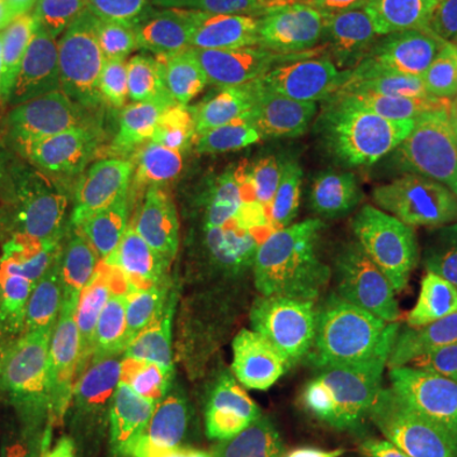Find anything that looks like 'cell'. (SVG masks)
I'll return each instance as SVG.
<instances>
[{"label": "cell", "mask_w": 457, "mask_h": 457, "mask_svg": "<svg viewBox=\"0 0 457 457\" xmlns=\"http://www.w3.org/2000/svg\"><path fill=\"white\" fill-rule=\"evenodd\" d=\"M155 457H254L257 455V402L254 389L228 407L180 429L161 445Z\"/></svg>", "instance_id": "7402d4cb"}, {"label": "cell", "mask_w": 457, "mask_h": 457, "mask_svg": "<svg viewBox=\"0 0 457 457\" xmlns=\"http://www.w3.org/2000/svg\"><path fill=\"white\" fill-rule=\"evenodd\" d=\"M33 33L26 26L23 16L18 13L13 0H0V62L11 59Z\"/></svg>", "instance_id": "4316f807"}, {"label": "cell", "mask_w": 457, "mask_h": 457, "mask_svg": "<svg viewBox=\"0 0 457 457\" xmlns=\"http://www.w3.org/2000/svg\"><path fill=\"white\" fill-rule=\"evenodd\" d=\"M36 457H125L135 392L82 343L44 338L29 361Z\"/></svg>", "instance_id": "3957f363"}, {"label": "cell", "mask_w": 457, "mask_h": 457, "mask_svg": "<svg viewBox=\"0 0 457 457\" xmlns=\"http://www.w3.org/2000/svg\"><path fill=\"white\" fill-rule=\"evenodd\" d=\"M297 3L312 13H323L330 18H381L378 0H297Z\"/></svg>", "instance_id": "83f0119b"}, {"label": "cell", "mask_w": 457, "mask_h": 457, "mask_svg": "<svg viewBox=\"0 0 457 457\" xmlns=\"http://www.w3.org/2000/svg\"><path fill=\"white\" fill-rule=\"evenodd\" d=\"M264 348L267 326L245 315L204 318L180 330L150 381L145 453L254 389Z\"/></svg>", "instance_id": "277c9868"}, {"label": "cell", "mask_w": 457, "mask_h": 457, "mask_svg": "<svg viewBox=\"0 0 457 457\" xmlns=\"http://www.w3.org/2000/svg\"><path fill=\"white\" fill-rule=\"evenodd\" d=\"M378 216L392 246L394 272L429 254L453 249L457 246V173L445 176L425 196Z\"/></svg>", "instance_id": "ffe728a7"}, {"label": "cell", "mask_w": 457, "mask_h": 457, "mask_svg": "<svg viewBox=\"0 0 457 457\" xmlns=\"http://www.w3.org/2000/svg\"><path fill=\"white\" fill-rule=\"evenodd\" d=\"M381 97H457V29H429L392 21Z\"/></svg>", "instance_id": "e0dca14e"}, {"label": "cell", "mask_w": 457, "mask_h": 457, "mask_svg": "<svg viewBox=\"0 0 457 457\" xmlns=\"http://www.w3.org/2000/svg\"><path fill=\"white\" fill-rule=\"evenodd\" d=\"M366 338L361 303L343 300L311 285H295L279 297L267 326L270 359L279 369L323 371L351 359Z\"/></svg>", "instance_id": "7c38bea8"}, {"label": "cell", "mask_w": 457, "mask_h": 457, "mask_svg": "<svg viewBox=\"0 0 457 457\" xmlns=\"http://www.w3.org/2000/svg\"><path fill=\"white\" fill-rule=\"evenodd\" d=\"M257 196L267 204L353 209L330 179L320 125L312 114L270 110L254 122Z\"/></svg>", "instance_id": "8fae6325"}, {"label": "cell", "mask_w": 457, "mask_h": 457, "mask_svg": "<svg viewBox=\"0 0 457 457\" xmlns=\"http://www.w3.org/2000/svg\"><path fill=\"white\" fill-rule=\"evenodd\" d=\"M191 69L212 120L252 117L278 97L270 51L227 41H206L191 33Z\"/></svg>", "instance_id": "2e32d148"}, {"label": "cell", "mask_w": 457, "mask_h": 457, "mask_svg": "<svg viewBox=\"0 0 457 457\" xmlns=\"http://www.w3.org/2000/svg\"><path fill=\"white\" fill-rule=\"evenodd\" d=\"M341 212L305 204H275L254 212L239 237V257L227 293L239 305H254L300 282L320 228Z\"/></svg>", "instance_id": "9c48e42d"}, {"label": "cell", "mask_w": 457, "mask_h": 457, "mask_svg": "<svg viewBox=\"0 0 457 457\" xmlns=\"http://www.w3.org/2000/svg\"><path fill=\"white\" fill-rule=\"evenodd\" d=\"M122 179L112 77L71 49L16 204L26 212Z\"/></svg>", "instance_id": "5b68a950"}, {"label": "cell", "mask_w": 457, "mask_h": 457, "mask_svg": "<svg viewBox=\"0 0 457 457\" xmlns=\"http://www.w3.org/2000/svg\"><path fill=\"white\" fill-rule=\"evenodd\" d=\"M176 21L206 41L278 49L311 23L297 0H176Z\"/></svg>", "instance_id": "ac0fdd59"}, {"label": "cell", "mask_w": 457, "mask_h": 457, "mask_svg": "<svg viewBox=\"0 0 457 457\" xmlns=\"http://www.w3.org/2000/svg\"><path fill=\"white\" fill-rule=\"evenodd\" d=\"M254 457H267V453H257V455Z\"/></svg>", "instance_id": "1f68e13d"}, {"label": "cell", "mask_w": 457, "mask_h": 457, "mask_svg": "<svg viewBox=\"0 0 457 457\" xmlns=\"http://www.w3.org/2000/svg\"><path fill=\"white\" fill-rule=\"evenodd\" d=\"M198 186L204 201L219 212L242 216L257 196V158L252 117L212 120L198 155Z\"/></svg>", "instance_id": "d6986e66"}, {"label": "cell", "mask_w": 457, "mask_h": 457, "mask_svg": "<svg viewBox=\"0 0 457 457\" xmlns=\"http://www.w3.org/2000/svg\"><path fill=\"white\" fill-rule=\"evenodd\" d=\"M312 117L320 125L330 179L353 209L374 212L417 168L386 97Z\"/></svg>", "instance_id": "ba28073f"}, {"label": "cell", "mask_w": 457, "mask_h": 457, "mask_svg": "<svg viewBox=\"0 0 457 457\" xmlns=\"http://www.w3.org/2000/svg\"><path fill=\"white\" fill-rule=\"evenodd\" d=\"M392 300L399 308L457 305V246L429 254L394 275Z\"/></svg>", "instance_id": "cb8c5ba5"}, {"label": "cell", "mask_w": 457, "mask_h": 457, "mask_svg": "<svg viewBox=\"0 0 457 457\" xmlns=\"http://www.w3.org/2000/svg\"><path fill=\"white\" fill-rule=\"evenodd\" d=\"M267 457H359L351 411L320 371L295 376Z\"/></svg>", "instance_id": "9a60e30c"}, {"label": "cell", "mask_w": 457, "mask_h": 457, "mask_svg": "<svg viewBox=\"0 0 457 457\" xmlns=\"http://www.w3.org/2000/svg\"><path fill=\"white\" fill-rule=\"evenodd\" d=\"M457 445V341L427 361L409 409V453H447Z\"/></svg>", "instance_id": "44dd1931"}, {"label": "cell", "mask_w": 457, "mask_h": 457, "mask_svg": "<svg viewBox=\"0 0 457 457\" xmlns=\"http://www.w3.org/2000/svg\"><path fill=\"white\" fill-rule=\"evenodd\" d=\"M409 457H457V445L447 453H409Z\"/></svg>", "instance_id": "4dcf8cb0"}, {"label": "cell", "mask_w": 457, "mask_h": 457, "mask_svg": "<svg viewBox=\"0 0 457 457\" xmlns=\"http://www.w3.org/2000/svg\"><path fill=\"white\" fill-rule=\"evenodd\" d=\"M389 272L392 246L381 216L345 209L320 228L300 282L363 305L374 300Z\"/></svg>", "instance_id": "4fadbf2b"}, {"label": "cell", "mask_w": 457, "mask_h": 457, "mask_svg": "<svg viewBox=\"0 0 457 457\" xmlns=\"http://www.w3.org/2000/svg\"><path fill=\"white\" fill-rule=\"evenodd\" d=\"M11 345H13V338H11V315L5 311V305L0 303V371L8 363V359H11Z\"/></svg>", "instance_id": "f1b7e54d"}, {"label": "cell", "mask_w": 457, "mask_h": 457, "mask_svg": "<svg viewBox=\"0 0 457 457\" xmlns=\"http://www.w3.org/2000/svg\"><path fill=\"white\" fill-rule=\"evenodd\" d=\"M191 33L173 21L114 84L122 180L168 216L204 201L198 155L212 125L191 69Z\"/></svg>", "instance_id": "6da1fadb"}, {"label": "cell", "mask_w": 457, "mask_h": 457, "mask_svg": "<svg viewBox=\"0 0 457 457\" xmlns=\"http://www.w3.org/2000/svg\"><path fill=\"white\" fill-rule=\"evenodd\" d=\"M0 450H3V440H0Z\"/></svg>", "instance_id": "836d02e7"}, {"label": "cell", "mask_w": 457, "mask_h": 457, "mask_svg": "<svg viewBox=\"0 0 457 457\" xmlns=\"http://www.w3.org/2000/svg\"><path fill=\"white\" fill-rule=\"evenodd\" d=\"M71 56L64 29H46L5 62V137L0 158V201L16 204L26 168L54 95Z\"/></svg>", "instance_id": "30bf717a"}, {"label": "cell", "mask_w": 457, "mask_h": 457, "mask_svg": "<svg viewBox=\"0 0 457 457\" xmlns=\"http://www.w3.org/2000/svg\"><path fill=\"white\" fill-rule=\"evenodd\" d=\"M31 33L54 29L71 11L74 0H13Z\"/></svg>", "instance_id": "484cf974"}, {"label": "cell", "mask_w": 457, "mask_h": 457, "mask_svg": "<svg viewBox=\"0 0 457 457\" xmlns=\"http://www.w3.org/2000/svg\"><path fill=\"white\" fill-rule=\"evenodd\" d=\"M399 128L407 135L417 165L432 173H457V97H386Z\"/></svg>", "instance_id": "603a6c76"}, {"label": "cell", "mask_w": 457, "mask_h": 457, "mask_svg": "<svg viewBox=\"0 0 457 457\" xmlns=\"http://www.w3.org/2000/svg\"><path fill=\"white\" fill-rule=\"evenodd\" d=\"M3 137H5V64H0V158H3Z\"/></svg>", "instance_id": "f546056e"}, {"label": "cell", "mask_w": 457, "mask_h": 457, "mask_svg": "<svg viewBox=\"0 0 457 457\" xmlns=\"http://www.w3.org/2000/svg\"><path fill=\"white\" fill-rule=\"evenodd\" d=\"M389 23L356 16L311 21L270 51L278 97L305 104L311 114L343 112L381 97Z\"/></svg>", "instance_id": "52a82bcc"}, {"label": "cell", "mask_w": 457, "mask_h": 457, "mask_svg": "<svg viewBox=\"0 0 457 457\" xmlns=\"http://www.w3.org/2000/svg\"><path fill=\"white\" fill-rule=\"evenodd\" d=\"M173 21L176 0H74L64 31L71 49L112 77Z\"/></svg>", "instance_id": "5bb4252c"}, {"label": "cell", "mask_w": 457, "mask_h": 457, "mask_svg": "<svg viewBox=\"0 0 457 457\" xmlns=\"http://www.w3.org/2000/svg\"><path fill=\"white\" fill-rule=\"evenodd\" d=\"M13 245L18 267L38 297L147 252L168 249L161 212L122 179L29 212Z\"/></svg>", "instance_id": "7a4b0ae2"}, {"label": "cell", "mask_w": 457, "mask_h": 457, "mask_svg": "<svg viewBox=\"0 0 457 457\" xmlns=\"http://www.w3.org/2000/svg\"><path fill=\"white\" fill-rule=\"evenodd\" d=\"M381 18L429 26L457 29V0H378Z\"/></svg>", "instance_id": "d4e9b609"}, {"label": "cell", "mask_w": 457, "mask_h": 457, "mask_svg": "<svg viewBox=\"0 0 457 457\" xmlns=\"http://www.w3.org/2000/svg\"><path fill=\"white\" fill-rule=\"evenodd\" d=\"M194 287V264L168 246L69 282L41 300L87 341L110 348H147L173 328Z\"/></svg>", "instance_id": "8992f818"}, {"label": "cell", "mask_w": 457, "mask_h": 457, "mask_svg": "<svg viewBox=\"0 0 457 457\" xmlns=\"http://www.w3.org/2000/svg\"><path fill=\"white\" fill-rule=\"evenodd\" d=\"M145 457H155V455H150V453H145Z\"/></svg>", "instance_id": "d6a6232c"}]
</instances>
